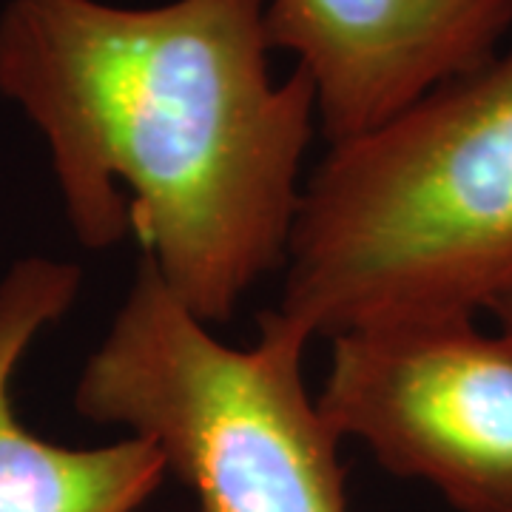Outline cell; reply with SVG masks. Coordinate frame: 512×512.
I'll list each match as a JSON object with an SVG mask.
<instances>
[{
    "instance_id": "cell-1",
    "label": "cell",
    "mask_w": 512,
    "mask_h": 512,
    "mask_svg": "<svg viewBox=\"0 0 512 512\" xmlns=\"http://www.w3.org/2000/svg\"><path fill=\"white\" fill-rule=\"evenodd\" d=\"M268 0H6L0 97L49 148L74 239H140L208 328L282 271L316 120L302 69L271 74Z\"/></svg>"
},
{
    "instance_id": "cell-2",
    "label": "cell",
    "mask_w": 512,
    "mask_h": 512,
    "mask_svg": "<svg viewBox=\"0 0 512 512\" xmlns=\"http://www.w3.org/2000/svg\"><path fill=\"white\" fill-rule=\"evenodd\" d=\"M276 311L316 336L476 316L512 279V49L305 180Z\"/></svg>"
},
{
    "instance_id": "cell-3",
    "label": "cell",
    "mask_w": 512,
    "mask_h": 512,
    "mask_svg": "<svg viewBox=\"0 0 512 512\" xmlns=\"http://www.w3.org/2000/svg\"><path fill=\"white\" fill-rule=\"evenodd\" d=\"M311 333L279 311L214 336L143 256L74 384L77 416L151 441L197 512H348L342 439L305 387Z\"/></svg>"
},
{
    "instance_id": "cell-4",
    "label": "cell",
    "mask_w": 512,
    "mask_h": 512,
    "mask_svg": "<svg viewBox=\"0 0 512 512\" xmlns=\"http://www.w3.org/2000/svg\"><path fill=\"white\" fill-rule=\"evenodd\" d=\"M316 396L339 439L430 484L458 512H512V339L476 316H421L330 339Z\"/></svg>"
},
{
    "instance_id": "cell-5",
    "label": "cell",
    "mask_w": 512,
    "mask_h": 512,
    "mask_svg": "<svg viewBox=\"0 0 512 512\" xmlns=\"http://www.w3.org/2000/svg\"><path fill=\"white\" fill-rule=\"evenodd\" d=\"M512 29V0H268L271 49L316 89L330 146L376 131L481 69Z\"/></svg>"
},
{
    "instance_id": "cell-6",
    "label": "cell",
    "mask_w": 512,
    "mask_h": 512,
    "mask_svg": "<svg viewBox=\"0 0 512 512\" xmlns=\"http://www.w3.org/2000/svg\"><path fill=\"white\" fill-rule=\"evenodd\" d=\"M80 285L74 262L37 254L0 276V512H140L168 476L151 441L123 436L66 447L20 419V362L43 330L72 311Z\"/></svg>"
},
{
    "instance_id": "cell-7",
    "label": "cell",
    "mask_w": 512,
    "mask_h": 512,
    "mask_svg": "<svg viewBox=\"0 0 512 512\" xmlns=\"http://www.w3.org/2000/svg\"><path fill=\"white\" fill-rule=\"evenodd\" d=\"M484 311L493 316L498 330L507 333L512 339V279H507V282L493 293V299L484 305Z\"/></svg>"
}]
</instances>
